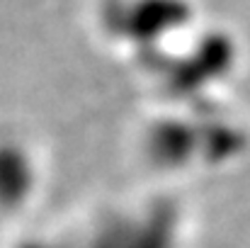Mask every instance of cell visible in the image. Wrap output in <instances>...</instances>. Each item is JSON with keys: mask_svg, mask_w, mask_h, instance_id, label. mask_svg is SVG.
Returning <instances> with one entry per match:
<instances>
[{"mask_svg": "<svg viewBox=\"0 0 250 248\" xmlns=\"http://www.w3.org/2000/svg\"><path fill=\"white\" fill-rule=\"evenodd\" d=\"M248 134L216 110H197L189 117L158 119L146 134V154L156 165L182 168L189 163H226L241 156Z\"/></svg>", "mask_w": 250, "mask_h": 248, "instance_id": "1", "label": "cell"}, {"mask_svg": "<svg viewBox=\"0 0 250 248\" xmlns=\"http://www.w3.org/2000/svg\"><path fill=\"white\" fill-rule=\"evenodd\" d=\"M236 56V42L224 32L204 34L182 56H170L163 49L151 51L153 71L161 81V88L177 100H194L224 81L233 71Z\"/></svg>", "mask_w": 250, "mask_h": 248, "instance_id": "2", "label": "cell"}, {"mask_svg": "<svg viewBox=\"0 0 250 248\" xmlns=\"http://www.w3.org/2000/svg\"><path fill=\"white\" fill-rule=\"evenodd\" d=\"M194 10L187 0H122L109 7L107 24L119 37L151 51L161 49V42L180 32Z\"/></svg>", "mask_w": 250, "mask_h": 248, "instance_id": "3", "label": "cell"}]
</instances>
